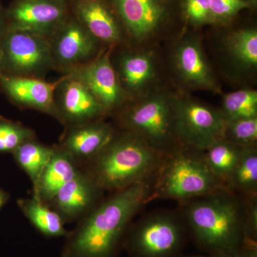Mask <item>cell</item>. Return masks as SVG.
Returning a JSON list of instances; mask_svg holds the SVG:
<instances>
[{
  "label": "cell",
  "mask_w": 257,
  "mask_h": 257,
  "mask_svg": "<svg viewBox=\"0 0 257 257\" xmlns=\"http://www.w3.org/2000/svg\"><path fill=\"white\" fill-rule=\"evenodd\" d=\"M153 179L111 192L68 232L62 257H118L134 217L147 204Z\"/></svg>",
  "instance_id": "1"
},
{
  "label": "cell",
  "mask_w": 257,
  "mask_h": 257,
  "mask_svg": "<svg viewBox=\"0 0 257 257\" xmlns=\"http://www.w3.org/2000/svg\"><path fill=\"white\" fill-rule=\"evenodd\" d=\"M189 236L208 254L232 257L246 244L244 198L223 189L179 202Z\"/></svg>",
  "instance_id": "2"
},
{
  "label": "cell",
  "mask_w": 257,
  "mask_h": 257,
  "mask_svg": "<svg viewBox=\"0 0 257 257\" xmlns=\"http://www.w3.org/2000/svg\"><path fill=\"white\" fill-rule=\"evenodd\" d=\"M164 155L137 134L124 130L82 168L104 192H114L154 178Z\"/></svg>",
  "instance_id": "3"
},
{
  "label": "cell",
  "mask_w": 257,
  "mask_h": 257,
  "mask_svg": "<svg viewBox=\"0 0 257 257\" xmlns=\"http://www.w3.org/2000/svg\"><path fill=\"white\" fill-rule=\"evenodd\" d=\"M229 189L211 172L204 152L178 144L162 158L147 202L174 199L179 202Z\"/></svg>",
  "instance_id": "4"
},
{
  "label": "cell",
  "mask_w": 257,
  "mask_h": 257,
  "mask_svg": "<svg viewBox=\"0 0 257 257\" xmlns=\"http://www.w3.org/2000/svg\"><path fill=\"white\" fill-rule=\"evenodd\" d=\"M189 239L179 210H158L131 225L124 248L130 257H180Z\"/></svg>",
  "instance_id": "5"
},
{
  "label": "cell",
  "mask_w": 257,
  "mask_h": 257,
  "mask_svg": "<svg viewBox=\"0 0 257 257\" xmlns=\"http://www.w3.org/2000/svg\"><path fill=\"white\" fill-rule=\"evenodd\" d=\"M125 131L137 134L165 155L177 146L172 99L162 94L147 98L125 111L121 118Z\"/></svg>",
  "instance_id": "6"
},
{
  "label": "cell",
  "mask_w": 257,
  "mask_h": 257,
  "mask_svg": "<svg viewBox=\"0 0 257 257\" xmlns=\"http://www.w3.org/2000/svg\"><path fill=\"white\" fill-rule=\"evenodd\" d=\"M176 138L180 145L204 152L224 140L226 119L221 110L184 99H172Z\"/></svg>",
  "instance_id": "7"
},
{
  "label": "cell",
  "mask_w": 257,
  "mask_h": 257,
  "mask_svg": "<svg viewBox=\"0 0 257 257\" xmlns=\"http://www.w3.org/2000/svg\"><path fill=\"white\" fill-rule=\"evenodd\" d=\"M3 74L40 78L53 66L50 39L21 31L7 30L0 36Z\"/></svg>",
  "instance_id": "8"
},
{
  "label": "cell",
  "mask_w": 257,
  "mask_h": 257,
  "mask_svg": "<svg viewBox=\"0 0 257 257\" xmlns=\"http://www.w3.org/2000/svg\"><path fill=\"white\" fill-rule=\"evenodd\" d=\"M67 18L65 5L53 0H16L6 11L7 30L50 38Z\"/></svg>",
  "instance_id": "9"
},
{
  "label": "cell",
  "mask_w": 257,
  "mask_h": 257,
  "mask_svg": "<svg viewBox=\"0 0 257 257\" xmlns=\"http://www.w3.org/2000/svg\"><path fill=\"white\" fill-rule=\"evenodd\" d=\"M49 39L53 64L69 72L89 62L97 48V40L76 19H66Z\"/></svg>",
  "instance_id": "10"
},
{
  "label": "cell",
  "mask_w": 257,
  "mask_h": 257,
  "mask_svg": "<svg viewBox=\"0 0 257 257\" xmlns=\"http://www.w3.org/2000/svg\"><path fill=\"white\" fill-rule=\"evenodd\" d=\"M104 192L92 175L81 167L47 205L61 216L64 224L73 222L90 212L102 200Z\"/></svg>",
  "instance_id": "11"
},
{
  "label": "cell",
  "mask_w": 257,
  "mask_h": 257,
  "mask_svg": "<svg viewBox=\"0 0 257 257\" xmlns=\"http://www.w3.org/2000/svg\"><path fill=\"white\" fill-rule=\"evenodd\" d=\"M87 87L105 112L121 105L124 90L110 61L109 52L69 72Z\"/></svg>",
  "instance_id": "12"
},
{
  "label": "cell",
  "mask_w": 257,
  "mask_h": 257,
  "mask_svg": "<svg viewBox=\"0 0 257 257\" xmlns=\"http://www.w3.org/2000/svg\"><path fill=\"white\" fill-rule=\"evenodd\" d=\"M55 97L61 123L66 126L97 120L106 114L87 87L69 73L62 77Z\"/></svg>",
  "instance_id": "13"
},
{
  "label": "cell",
  "mask_w": 257,
  "mask_h": 257,
  "mask_svg": "<svg viewBox=\"0 0 257 257\" xmlns=\"http://www.w3.org/2000/svg\"><path fill=\"white\" fill-rule=\"evenodd\" d=\"M62 79V77L56 82H48L37 77L2 74L0 89L17 105L50 114L61 122L55 95Z\"/></svg>",
  "instance_id": "14"
},
{
  "label": "cell",
  "mask_w": 257,
  "mask_h": 257,
  "mask_svg": "<svg viewBox=\"0 0 257 257\" xmlns=\"http://www.w3.org/2000/svg\"><path fill=\"white\" fill-rule=\"evenodd\" d=\"M116 133L111 125L99 119L72 125L59 147L82 167L97 156Z\"/></svg>",
  "instance_id": "15"
},
{
  "label": "cell",
  "mask_w": 257,
  "mask_h": 257,
  "mask_svg": "<svg viewBox=\"0 0 257 257\" xmlns=\"http://www.w3.org/2000/svg\"><path fill=\"white\" fill-rule=\"evenodd\" d=\"M177 72L191 87L217 92V84L202 47L197 40L187 39L181 42L175 55Z\"/></svg>",
  "instance_id": "16"
},
{
  "label": "cell",
  "mask_w": 257,
  "mask_h": 257,
  "mask_svg": "<svg viewBox=\"0 0 257 257\" xmlns=\"http://www.w3.org/2000/svg\"><path fill=\"white\" fill-rule=\"evenodd\" d=\"M132 35L143 40L155 32L163 18L160 0H111Z\"/></svg>",
  "instance_id": "17"
},
{
  "label": "cell",
  "mask_w": 257,
  "mask_h": 257,
  "mask_svg": "<svg viewBox=\"0 0 257 257\" xmlns=\"http://www.w3.org/2000/svg\"><path fill=\"white\" fill-rule=\"evenodd\" d=\"M75 19L97 41L114 44L121 40L116 19L103 0H74Z\"/></svg>",
  "instance_id": "18"
},
{
  "label": "cell",
  "mask_w": 257,
  "mask_h": 257,
  "mask_svg": "<svg viewBox=\"0 0 257 257\" xmlns=\"http://www.w3.org/2000/svg\"><path fill=\"white\" fill-rule=\"evenodd\" d=\"M53 156L47 164L32 197L48 204L61 188L78 174L81 167L67 152L55 147Z\"/></svg>",
  "instance_id": "19"
},
{
  "label": "cell",
  "mask_w": 257,
  "mask_h": 257,
  "mask_svg": "<svg viewBox=\"0 0 257 257\" xmlns=\"http://www.w3.org/2000/svg\"><path fill=\"white\" fill-rule=\"evenodd\" d=\"M17 203L29 221L44 236L57 238L68 234L61 216L46 204L33 197L18 199Z\"/></svg>",
  "instance_id": "20"
},
{
  "label": "cell",
  "mask_w": 257,
  "mask_h": 257,
  "mask_svg": "<svg viewBox=\"0 0 257 257\" xmlns=\"http://www.w3.org/2000/svg\"><path fill=\"white\" fill-rule=\"evenodd\" d=\"M55 150V147L46 146L35 138L22 144L13 152L15 162L30 177L33 192L36 190L42 172L53 156Z\"/></svg>",
  "instance_id": "21"
},
{
  "label": "cell",
  "mask_w": 257,
  "mask_h": 257,
  "mask_svg": "<svg viewBox=\"0 0 257 257\" xmlns=\"http://www.w3.org/2000/svg\"><path fill=\"white\" fill-rule=\"evenodd\" d=\"M119 77L123 89L136 92L145 87L153 79L155 67L150 55L127 54L119 60Z\"/></svg>",
  "instance_id": "22"
},
{
  "label": "cell",
  "mask_w": 257,
  "mask_h": 257,
  "mask_svg": "<svg viewBox=\"0 0 257 257\" xmlns=\"http://www.w3.org/2000/svg\"><path fill=\"white\" fill-rule=\"evenodd\" d=\"M227 188L241 197L257 195L256 146L243 147Z\"/></svg>",
  "instance_id": "23"
},
{
  "label": "cell",
  "mask_w": 257,
  "mask_h": 257,
  "mask_svg": "<svg viewBox=\"0 0 257 257\" xmlns=\"http://www.w3.org/2000/svg\"><path fill=\"white\" fill-rule=\"evenodd\" d=\"M243 147L221 140L204 152V158L213 174L227 187Z\"/></svg>",
  "instance_id": "24"
},
{
  "label": "cell",
  "mask_w": 257,
  "mask_h": 257,
  "mask_svg": "<svg viewBox=\"0 0 257 257\" xmlns=\"http://www.w3.org/2000/svg\"><path fill=\"white\" fill-rule=\"evenodd\" d=\"M221 111L226 121L256 117L257 92L251 89H241L226 94Z\"/></svg>",
  "instance_id": "25"
},
{
  "label": "cell",
  "mask_w": 257,
  "mask_h": 257,
  "mask_svg": "<svg viewBox=\"0 0 257 257\" xmlns=\"http://www.w3.org/2000/svg\"><path fill=\"white\" fill-rule=\"evenodd\" d=\"M228 48L235 60L243 67L257 64V32L252 29L235 32L228 39Z\"/></svg>",
  "instance_id": "26"
},
{
  "label": "cell",
  "mask_w": 257,
  "mask_h": 257,
  "mask_svg": "<svg viewBox=\"0 0 257 257\" xmlns=\"http://www.w3.org/2000/svg\"><path fill=\"white\" fill-rule=\"evenodd\" d=\"M35 138L31 128L0 116V153L13 154L22 144Z\"/></svg>",
  "instance_id": "27"
},
{
  "label": "cell",
  "mask_w": 257,
  "mask_h": 257,
  "mask_svg": "<svg viewBox=\"0 0 257 257\" xmlns=\"http://www.w3.org/2000/svg\"><path fill=\"white\" fill-rule=\"evenodd\" d=\"M224 139L241 147L256 146L257 116L226 121Z\"/></svg>",
  "instance_id": "28"
},
{
  "label": "cell",
  "mask_w": 257,
  "mask_h": 257,
  "mask_svg": "<svg viewBox=\"0 0 257 257\" xmlns=\"http://www.w3.org/2000/svg\"><path fill=\"white\" fill-rule=\"evenodd\" d=\"M243 197L246 204L245 234L246 244H257V195Z\"/></svg>",
  "instance_id": "29"
},
{
  "label": "cell",
  "mask_w": 257,
  "mask_h": 257,
  "mask_svg": "<svg viewBox=\"0 0 257 257\" xmlns=\"http://www.w3.org/2000/svg\"><path fill=\"white\" fill-rule=\"evenodd\" d=\"M247 7L248 3L244 0H211V18H230Z\"/></svg>",
  "instance_id": "30"
},
{
  "label": "cell",
  "mask_w": 257,
  "mask_h": 257,
  "mask_svg": "<svg viewBox=\"0 0 257 257\" xmlns=\"http://www.w3.org/2000/svg\"><path fill=\"white\" fill-rule=\"evenodd\" d=\"M211 0H186L187 17L196 23H203L211 18Z\"/></svg>",
  "instance_id": "31"
},
{
  "label": "cell",
  "mask_w": 257,
  "mask_h": 257,
  "mask_svg": "<svg viewBox=\"0 0 257 257\" xmlns=\"http://www.w3.org/2000/svg\"><path fill=\"white\" fill-rule=\"evenodd\" d=\"M232 257H257V244H245Z\"/></svg>",
  "instance_id": "32"
},
{
  "label": "cell",
  "mask_w": 257,
  "mask_h": 257,
  "mask_svg": "<svg viewBox=\"0 0 257 257\" xmlns=\"http://www.w3.org/2000/svg\"><path fill=\"white\" fill-rule=\"evenodd\" d=\"M7 30L6 11L0 3V36Z\"/></svg>",
  "instance_id": "33"
},
{
  "label": "cell",
  "mask_w": 257,
  "mask_h": 257,
  "mask_svg": "<svg viewBox=\"0 0 257 257\" xmlns=\"http://www.w3.org/2000/svg\"><path fill=\"white\" fill-rule=\"evenodd\" d=\"M10 197V194L8 192L0 188V210L9 202Z\"/></svg>",
  "instance_id": "34"
},
{
  "label": "cell",
  "mask_w": 257,
  "mask_h": 257,
  "mask_svg": "<svg viewBox=\"0 0 257 257\" xmlns=\"http://www.w3.org/2000/svg\"><path fill=\"white\" fill-rule=\"evenodd\" d=\"M3 74V52H2L1 48H0V75Z\"/></svg>",
  "instance_id": "35"
},
{
  "label": "cell",
  "mask_w": 257,
  "mask_h": 257,
  "mask_svg": "<svg viewBox=\"0 0 257 257\" xmlns=\"http://www.w3.org/2000/svg\"><path fill=\"white\" fill-rule=\"evenodd\" d=\"M189 257H227L221 254H208L207 256H189Z\"/></svg>",
  "instance_id": "36"
},
{
  "label": "cell",
  "mask_w": 257,
  "mask_h": 257,
  "mask_svg": "<svg viewBox=\"0 0 257 257\" xmlns=\"http://www.w3.org/2000/svg\"><path fill=\"white\" fill-rule=\"evenodd\" d=\"M53 1L57 2V3H61V4L65 5L66 3L69 0H53Z\"/></svg>",
  "instance_id": "37"
},
{
  "label": "cell",
  "mask_w": 257,
  "mask_h": 257,
  "mask_svg": "<svg viewBox=\"0 0 257 257\" xmlns=\"http://www.w3.org/2000/svg\"><path fill=\"white\" fill-rule=\"evenodd\" d=\"M248 1H253V0H248Z\"/></svg>",
  "instance_id": "38"
}]
</instances>
